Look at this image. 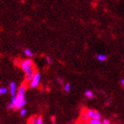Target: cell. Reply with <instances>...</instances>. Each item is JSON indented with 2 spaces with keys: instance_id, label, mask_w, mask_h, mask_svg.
Instances as JSON below:
<instances>
[{
  "instance_id": "1",
  "label": "cell",
  "mask_w": 124,
  "mask_h": 124,
  "mask_svg": "<svg viewBox=\"0 0 124 124\" xmlns=\"http://www.w3.org/2000/svg\"><path fill=\"white\" fill-rule=\"evenodd\" d=\"M27 87L26 85L23 84L19 88H18L17 92L15 96V105L14 110H19L21 109L24 105L27 104V100L25 98V92Z\"/></svg>"
},
{
  "instance_id": "2",
  "label": "cell",
  "mask_w": 124,
  "mask_h": 124,
  "mask_svg": "<svg viewBox=\"0 0 124 124\" xmlns=\"http://www.w3.org/2000/svg\"><path fill=\"white\" fill-rule=\"evenodd\" d=\"M21 68L22 69V70L25 73V74L36 73L35 69H34L33 62L31 59H26L23 61L21 64Z\"/></svg>"
},
{
  "instance_id": "3",
  "label": "cell",
  "mask_w": 124,
  "mask_h": 124,
  "mask_svg": "<svg viewBox=\"0 0 124 124\" xmlns=\"http://www.w3.org/2000/svg\"><path fill=\"white\" fill-rule=\"evenodd\" d=\"M40 79H41V76H40V73L38 72H36L35 75L33 78V79L31 80L30 83V87L31 89H35L36 88L38 85L39 84L40 82Z\"/></svg>"
},
{
  "instance_id": "4",
  "label": "cell",
  "mask_w": 124,
  "mask_h": 124,
  "mask_svg": "<svg viewBox=\"0 0 124 124\" xmlns=\"http://www.w3.org/2000/svg\"><path fill=\"white\" fill-rule=\"evenodd\" d=\"M86 113H87L89 119H97V120L101 119V116L100 113L95 110H93V109L86 110Z\"/></svg>"
},
{
  "instance_id": "5",
  "label": "cell",
  "mask_w": 124,
  "mask_h": 124,
  "mask_svg": "<svg viewBox=\"0 0 124 124\" xmlns=\"http://www.w3.org/2000/svg\"><path fill=\"white\" fill-rule=\"evenodd\" d=\"M10 87V92L11 95V98L16 96V84L15 82H11L9 84Z\"/></svg>"
},
{
  "instance_id": "6",
  "label": "cell",
  "mask_w": 124,
  "mask_h": 124,
  "mask_svg": "<svg viewBox=\"0 0 124 124\" xmlns=\"http://www.w3.org/2000/svg\"><path fill=\"white\" fill-rule=\"evenodd\" d=\"M90 119H89V117L87 113H86V110L85 111H83V112L81 113V114H80L79 120L80 121H83V122H87Z\"/></svg>"
},
{
  "instance_id": "7",
  "label": "cell",
  "mask_w": 124,
  "mask_h": 124,
  "mask_svg": "<svg viewBox=\"0 0 124 124\" xmlns=\"http://www.w3.org/2000/svg\"><path fill=\"white\" fill-rule=\"evenodd\" d=\"M89 124H104L103 121H101V120H97V119H90L88 121Z\"/></svg>"
},
{
  "instance_id": "8",
  "label": "cell",
  "mask_w": 124,
  "mask_h": 124,
  "mask_svg": "<svg viewBox=\"0 0 124 124\" xmlns=\"http://www.w3.org/2000/svg\"><path fill=\"white\" fill-rule=\"evenodd\" d=\"M85 95L86 97L89 98H94V94H93V92L91 90H86L85 92Z\"/></svg>"
},
{
  "instance_id": "9",
  "label": "cell",
  "mask_w": 124,
  "mask_h": 124,
  "mask_svg": "<svg viewBox=\"0 0 124 124\" xmlns=\"http://www.w3.org/2000/svg\"><path fill=\"white\" fill-rule=\"evenodd\" d=\"M97 59L98 61H105L107 59V56H106V55H104V54H100L97 55Z\"/></svg>"
},
{
  "instance_id": "10",
  "label": "cell",
  "mask_w": 124,
  "mask_h": 124,
  "mask_svg": "<svg viewBox=\"0 0 124 124\" xmlns=\"http://www.w3.org/2000/svg\"><path fill=\"white\" fill-rule=\"evenodd\" d=\"M24 54H25L27 56L29 57V58L33 56V52H31L30 49H28V48H27V49H25V50H24Z\"/></svg>"
},
{
  "instance_id": "11",
  "label": "cell",
  "mask_w": 124,
  "mask_h": 124,
  "mask_svg": "<svg viewBox=\"0 0 124 124\" xmlns=\"http://www.w3.org/2000/svg\"><path fill=\"white\" fill-rule=\"evenodd\" d=\"M70 87H71V85H70V84L69 83H66L65 84V85L64 86V90L65 91V92H70Z\"/></svg>"
},
{
  "instance_id": "12",
  "label": "cell",
  "mask_w": 124,
  "mask_h": 124,
  "mask_svg": "<svg viewBox=\"0 0 124 124\" xmlns=\"http://www.w3.org/2000/svg\"><path fill=\"white\" fill-rule=\"evenodd\" d=\"M35 124H43V122H42V119L41 116H38L36 118V122H35Z\"/></svg>"
},
{
  "instance_id": "13",
  "label": "cell",
  "mask_w": 124,
  "mask_h": 124,
  "mask_svg": "<svg viewBox=\"0 0 124 124\" xmlns=\"http://www.w3.org/2000/svg\"><path fill=\"white\" fill-rule=\"evenodd\" d=\"M8 92V89L5 87H1L0 88V95H5Z\"/></svg>"
},
{
  "instance_id": "14",
  "label": "cell",
  "mask_w": 124,
  "mask_h": 124,
  "mask_svg": "<svg viewBox=\"0 0 124 124\" xmlns=\"http://www.w3.org/2000/svg\"><path fill=\"white\" fill-rule=\"evenodd\" d=\"M26 114H27V110L25 108H22L21 109H20V114H21V116H23L26 115Z\"/></svg>"
},
{
  "instance_id": "15",
  "label": "cell",
  "mask_w": 124,
  "mask_h": 124,
  "mask_svg": "<svg viewBox=\"0 0 124 124\" xmlns=\"http://www.w3.org/2000/svg\"><path fill=\"white\" fill-rule=\"evenodd\" d=\"M56 80H57V82H58L59 84H62V83H63V79H62L61 78H59V77H58Z\"/></svg>"
},
{
  "instance_id": "16",
  "label": "cell",
  "mask_w": 124,
  "mask_h": 124,
  "mask_svg": "<svg viewBox=\"0 0 124 124\" xmlns=\"http://www.w3.org/2000/svg\"><path fill=\"white\" fill-rule=\"evenodd\" d=\"M46 61L48 62V64H51L52 62V59H51L50 58H49V57H46Z\"/></svg>"
},
{
  "instance_id": "17",
  "label": "cell",
  "mask_w": 124,
  "mask_h": 124,
  "mask_svg": "<svg viewBox=\"0 0 124 124\" xmlns=\"http://www.w3.org/2000/svg\"><path fill=\"white\" fill-rule=\"evenodd\" d=\"M103 123H104V124H111L110 122L108 120H107V119H104V120H103Z\"/></svg>"
},
{
  "instance_id": "18",
  "label": "cell",
  "mask_w": 124,
  "mask_h": 124,
  "mask_svg": "<svg viewBox=\"0 0 124 124\" xmlns=\"http://www.w3.org/2000/svg\"><path fill=\"white\" fill-rule=\"evenodd\" d=\"M76 124H89V123H87V122H83V121H79V122H77Z\"/></svg>"
},
{
  "instance_id": "19",
  "label": "cell",
  "mask_w": 124,
  "mask_h": 124,
  "mask_svg": "<svg viewBox=\"0 0 124 124\" xmlns=\"http://www.w3.org/2000/svg\"><path fill=\"white\" fill-rule=\"evenodd\" d=\"M121 83H122V85L124 87V79H122V80H121Z\"/></svg>"
},
{
  "instance_id": "20",
  "label": "cell",
  "mask_w": 124,
  "mask_h": 124,
  "mask_svg": "<svg viewBox=\"0 0 124 124\" xmlns=\"http://www.w3.org/2000/svg\"><path fill=\"white\" fill-rule=\"evenodd\" d=\"M52 123H53V124H56V122H55V120H52Z\"/></svg>"
}]
</instances>
